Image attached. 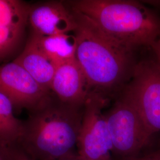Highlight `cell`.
<instances>
[{
	"label": "cell",
	"instance_id": "ac0fdd59",
	"mask_svg": "<svg viewBox=\"0 0 160 160\" xmlns=\"http://www.w3.org/2000/svg\"><path fill=\"white\" fill-rule=\"evenodd\" d=\"M58 160H84L78 154L77 152H75L70 154L67 155L62 158Z\"/></svg>",
	"mask_w": 160,
	"mask_h": 160
},
{
	"label": "cell",
	"instance_id": "ba28073f",
	"mask_svg": "<svg viewBox=\"0 0 160 160\" xmlns=\"http://www.w3.org/2000/svg\"><path fill=\"white\" fill-rule=\"evenodd\" d=\"M29 24L32 33L41 36L74 33L78 23L67 2L50 1L30 5Z\"/></svg>",
	"mask_w": 160,
	"mask_h": 160
},
{
	"label": "cell",
	"instance_id": "4fadbf2b",
	"mask_svg": "<svg viewBox=\"0 0 160 160\" xmlns=\"http://www.w3.org/2000/svg\"><path fill=\"white\" fill-rule=\"evenodd\" d=\"M10 100L0 91V143L6 147L18 145L23 129V121L15 116Z\"/></svg>",
	"mask_w": 160,
	"mask_h": 160
},
{
	"label": "cell",
	"instance_id": "3957f363",
	"mask_svg": "<svg viewBox=\"0 0 160 160\" xmlns=\"http://www.w3.org/2000/svg\"><path fill=\"white\" fill-rule=\"evenodd\" d=\"M73 12L89 18L104 32L132 50L152 46L160 37V18L142 3L130 0L66 2Z\"/></svg>",
	"mask_w": 160,
	"mask_h": 160
},
{
	"label": "cell",
	"instance_id": "9a60e30c",
	"mask_svg": "<svg viewBox=\"0 0 160 160\" xmlns=\"http://www.w3.org/2000/svg\"><path fill=\"white\" fill-rule=\"evenodd\" d=\"M10 152L11 160H34L18 145L11 147Z\"/></svg>",
	"mask_w": 160,
	"mask_h": 160
},
{
	"label": "cell",
	"instance_id": "8fae6325",
	"mask_svg": "<svg viewBox=\"0 0 160 160\" xmlns=\"http://www.w3.org/2000/svg\"><path fill=\"white\" fill-rule=\"evenodd\" d=\"M14 61L22 66L42 87L51 92L52 81L57 67L41 51L32 34Z\"/></svg>",
	"mask_w": 160,
	"mask_h": 160
},
{
	"label": "cell",
	"instance_id": "277c9868",
	"mask_svg": "<svg viewBox=\"0 0 160 160\" xmlns=\"http://www.w3.org/2000/svg\"><path fill=\"white\" fill-rule=\"evenodd\" d=\"M104 113L113 145V160L135 157L152 145L154 136L124 93Z\"/></svg>",
	"mask_w": 160,
	"mask_h": 160
},
{
	"label": "cell",
	"instance_id": "e0dca14e",
	"mask_svg": "<svg viewBox=\"0 0 160 160\" xmlns=\"http://www.w3.org/2000/svg\"><path fill=\"white\" fill-rule=\"evenodd\" d=\"M155 55V59L160 63V37L158 39L155 41L154 43L151 46Z\"/></svg>",
	"mask_w": 160,
	"mask_h": 160
},
{
	"label": "cell",
	"instance_id": "5bb4252c",
	"mask_svg": "<svg viewBox=\"0 0 160 160\" xmlns=\"http://www.w3.org/2000/svg\"><path fill=\"white\" fill-rule=\"evenodd\" d=\"M123 160H160V146L152 145L137 156Z\"/></svg>",
	"mask_w": 160,
	"mask_h": 160
},
{
	"label": "cell",
	"instance_id": "9c48e42d",
	"mask_svg": "<svg viewBox=\"0 0 160 160\" xmlns=\"http://www.w3.org/2000/svg\"><path fill=\"white\" fill-rule=\"evenodd\" d=\"M30 5L20 0H0V62L15 54L23 43Z\"/></svg>",
	"mask_w": 160,
	"mask_h": 160
},
{
	"label": "cell",
	"instance_id": "5b68a950",
	"mask_svg": "<svg viewBox=\"0 0 160 160\" xmlns=\"http://www.w3.org/2000/svg\"><path fill=\"white\" fill-rule=\"evenodd\" d=\"M124 94L137 109L150 133L160 132V63L156 59L135 64Z\"/></svg>",
	"mask_w": 160,
	"mask_h": 160
},
{
	"label": "cell",
	"instance_id": "6da1fadb",
	"mask_svg": "<svg viewBox=\"0 0 160 160\" xmlns=\"http://www.w3.org/2000/svg\"><path fill=\"white\" fill-rule=\"evenodd\" d=\"M84 108L63 103L53 94L29 112L18 145L34 160H58L77 152Z\"/></svg>",
	"mask_w": 160,
	"mask_h": 160
},
{
	"label": "cell",
	"instance_id": "8992f818",
	"mask_svg": "<svg viewBox=\"0 0 160 160\" xmlns=\"http://www.w3.org/2000/svg\"><path fill=\"white\" fill-rule=\"evenodd\" d=\"M108 100L100 92H92L86 101L77 145L84 160H113V145L104 108Z\"/></svg>",
	"mask_w": 160,
	"mask_h": 160
},
{
	"label": "cell",
	"instance_id": "30bf717a",
	"mask_svg": "<svg viewBox=\"0 0 160 160\" xmlns=\"http://www.w3.org/2000/svg\"><path fill=\"white\" fill-rule=\"evenodd\" d=\"M51 91L61 102L82 108L92 90L82 69L75 59L57 67Z\"/></svg>",
	"mask_w": 160,
	"mask_h": 160
},
{
	"label": "cell",
	"instance_id": "7a4b0ae2",
	"mask_svg": "<svg viewBox=\"0 0 160 160\" xmlns=\"http://www.w3.org/2000/svg\"><path fill=\"white\" fill-rule=\"evenodd\" d=\"M73 12L78 23L74 33L75 58L92 92L103 94L119 87L131 77L135 65L133 50L106 34L89 18Z\"/></svg>",
	"mask_w": 160,
	"mask_h": 160
},
{
	"label": "cell",
	"instance_id": "7c38bea8",
	"mask_svg": "<svg viewBox=\"0 0 160 160\" xmlns=\"http://www.w3.org/2000/svg\"><path fill=\"white\" fill-rule=\"evenodd\" d=\"M31 34L41 51L56 67L76 59L77 39L74 33L49 36Z\"/></svg>",
	"mask_w": 160,
	"mask_h": 160
},
{
	"label": "cell",
	"instance_id": "52a82bcc",
	"mask_svg": "<svg viewBox=\"0 0 160 160\" xmlns=\"http://www.w3.org/2000/svg\"><path fill=\"white\" fill-rule=\"evenodd\" d=\"M0 91L10 100L15 112L34 110L53 95L14 61L0 65Z\"/></svg>",
	"mask_w": 160,
	"mask_h": 160
},
{
	"label": "cell",
	"instance_id": "2e32d148",
	"mask_svg": "<svg viewBox=\"0 0 160 160\" xmlns=\"http://www.w3.org/2000/svg\"><path fill=\"white\" fill-rule=\"evenodd\" d=\"M10 147H6L0 143V160H11L10 152Z\"/></svg>",
	"mask_w": 160,
	"mask_h": 160
}]
</instances>
